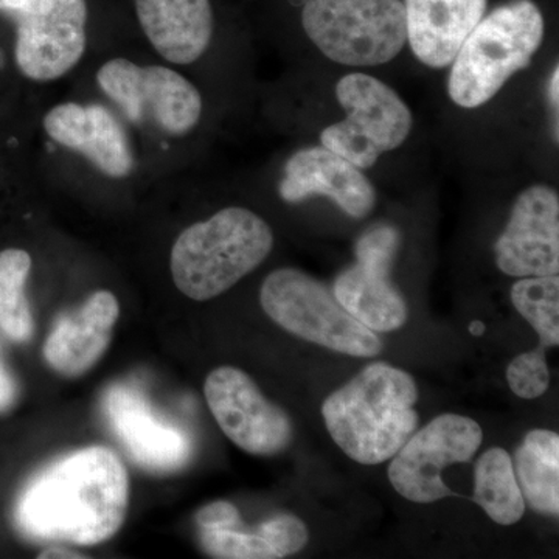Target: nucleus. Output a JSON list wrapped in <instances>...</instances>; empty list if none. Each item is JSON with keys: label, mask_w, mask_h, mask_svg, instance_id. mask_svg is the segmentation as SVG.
Listing matches in <instances>:
<instances>
[{"label": "nucleus", "mask_w": 559, "mask_h": 559, "mask_svg": "<svg viewBox=\"0 0 559 559\" xmlns=\"http://www.w3.org/2000/svg\"><path fill=\"white\" fill-rule=\"evenodd\" d=\"M130 479L119 455L87 447L33 474L14 502V527L32 543L97 546L123 525Z\"/></svg>", "instance_id": "nucleus-1"}, {"label": "nucleus", "mask_w": 559, "mask_h": 559, "mask_svg": "<svg viewBox=\"0 0 559 559\" xmlns=\"http://www.w3.org/2000/svg\"><path fill=\"white\" fill-rule=\"evenodd\" d=\"M418 389L407 371L371 364L322 406L330 436L360 465L392 459L418 426Z\"/></svg>", "instance_id": "nucleus-2"}, {"label": "nucleus", "mask_w": 559, "mask_h": 559, "mask_svg": "<svg viewBox=\"0 0 559 559\" xmlns=\"http://www.w3.org/2000/svg\"><path fill=\"white\" fill-rule=\"evenodd\" d=\"M270 224L242 207H227L187 227L171 249L176 288L191 300L215 299L270 257Z\"/></svg>", "instance_id": "nucleus-3"}, {"label": "nucleus", "mask_w": 559, "mask_h": 559, "mask_svg": "<svg viewBox=\"0 0 559 559\" xmlns=\"http://www.w3.org/2000/svg\"><path fill=\"white\" fill-rule=\"evenodd\" d=\"M544 39V16L532 0H511L481 17L451 62V100L474 109L528 68Z\"/></svg>", "instance_id": "nucleus-4"}, {"label": "nucleus", "mask_w": 559, "mask_h": 559, "mask_svg": "<svg viewBox=\"0 0 559 559\" xmlns=\"http://www.w3.org/2000/svg\"><path fill=\"white\" fill-rule=\"evenodd\" d=\"M301 24L326 58L353 68L385 64L407 43L401 0H308Z\"/></svg>", "instance_id": "nucleus-5"}, {"label": "nucleus", "mask_w": 559, "mask_h": 559, "mask_svg": "<svg viewBox=\"0 0 559 559\" xmlns=\"http://www.w3.org/2000/svg\"><path fill=\"white\" fill-rule=\"evenodd\" d=\"M261 307L277 325L300 340L358 358H373L382 342L342 308L322 283L299 270L271 272L261 286Z\"/></svg>", "instance_id": "nucleus-6"}, {"label": "nucleus", "mask_w": 559, "mask_h": 559, "mask_svg": "<svg viewBox=\"0 0 559 559\" xmlns=\"http://www.w3.org/2000/svg\"><path fill=\"white\" fill-rule=\"evenodd\" d=\"M336 95L347 119L325 128L320 142L360 170L373 167L382 154L409 138L414 124L411 109L382 81L349 73L337 83Z\"/></svg>", "instance_id": "nucleus-7"}, {"label": "nucleus", "mask_w": 559, "mask_h": 559, "mask_svg": "<svg viewBox=\"0 0 559 559\" xmlns=\"http://www.w3.org/2000/svg\"><path fill=\"white\" fill-rule=\"evenodd\" d=\"M0 13L16 24L14 58L28 80L61 79L86 53V0H0Z\"/></svg>", "instance_id": "nucleus-8"}, {"label": "nucleus", "mask_w": 559, "mask_h": 559, "mask_svg": "<svg viewBox=\"0 0 559 559\" xmlns=\"http://www.w3.org/2000/svg\"><path fill=\"white\" fill-rule=\"evenodd\" d=\"M97 83L132 123L153 121L170 135L189 134L200 123V91L175 69L114 58L98 69Z\"/></svg>", "instance_id": "nucleus-9"}, {"label": "nucleus", "mask_w": 559, "mask_h": 559, "mask_svg": "<svg viewBox=\"0 0 559 559\" xmlns=\"http://www.w3.org/2000/svg\"><path fill=\"white\" fill-rule=\"evenodd\" d=\"M481 428L473 418L444 414L425 426L393 455L389 479L403 498L432 503L454 495L441 477L454 463L469 462L479 451Z\"/></svg>", "instance_id": "nucleus-10"}, {"label": "nucleus", "mask_w": 559, "mask_h": 559, "mask_svg": "<svg viewBox=\"0 0 559 559\" xmlns=\"http://www.w3.org/2000/svg\"><path fill=\"white\" fill-rule=\"evenodd\" d=\"M205 400L223 432L242 451L275 455L293 441V421L277 404L264 399L248 373L219 367L205 380Z\"/></svg>", "instance_id": "nucleus-11"}, {"label": "nucleus", "mask_w": 559, "mask_h": 559, "mask_svg": "<svg viewBox=\"0 0 559 559\" xmlns=\"http://www.w3.org/2000/svg\"><path fill=\"white\" fill-rule=\"evenodd\" d=\"M103 411L114 436L143 469L173 473L190 462L193 443L189 432L156 414L138 390L114 384L106 390Z\"/></svg>", "instance_id": "nucleus-12"}, {"label": "nucleus", "mask_w": 559, "mask_h": 559, "mask_svg": "<svg viewBox=\"0 0 559 559\" xmlns=\"http://www.w3.org/2000/svg\"><path fill=\"white\" fill-rule=\"evenodd\" d=\"M496 263L511 277H546L559 271V198L547 186L522 191L495 246Z\"/></svg>", "instance_id": "nucleus-13"}, {"label": "nucleus", "mask_w": 559, "mask_h": 559, "mask_svg": "<svg viewBox=\"0 0 559 559\" xmlns=\"http://www.w3.org/2000/svg\"><path fill=\"white\" fill-rule=\"evenodd\" d=\"M278 193L290 204L316 194L330 198L356 219L366 218L377 204V191L362 170L325 146L297 151L286 162Z\"/></svg>", "instance_id": "nucleus-14"}, {"label": "nucleus", "mask_w": 559, "mask_h": 559, "mask_svg": "<svg viewBox=\"0 0 559 559\" xmlns=\"http://www.w3.org/2000/svg\"><path fill=\"white\" fill-rule=\"evenodd\" d=\"M44 130L58 145L83 154L109 178H127L134 168L127 131L106 106L61 103L44 117Z\"/></svg>", "instance_id": "nucleus-15"}, {"label": "nucleus", "mask_w": 559, "mask_h": 559, "mask_svg": "<svg viewBox=\"0 0 559 559\" xmlns=\"http://www.w3.org/2000/svg\"><path fill=\"white\" fill-rule=\"evenodd\" d=\"M119 314L116 296L97 290L79 310L58 316L44 344V359L62 377L87 373L108 349Z\"/></svg>", "instance_id": "nucleus-16"}, {"label": "nucleus", "mask_w": 559, "mask_h": 559, "mask_svg": "<svg viewBox=\"0 0 559 559\" xmlns=\"http://www.w3.org/2000/svg\"><path fill=\"white\" fill-rule=\"evenodd\" d=\"M403 5L415 57L429 68L443 69L485 16L488 0H404Z\"/></svg>", "instance_id": "nucleus-17"}, {"label": "nucleus", "mask_w": 559, "mask_h": 559, "mask_svg": "<svg viewBox=\"0 0 559 559\" xmlns=\"http://www.w3.org/2000/svg\"><path fill=\"white\" fill-rule=\"evenodd\" d=\"M135 14L151 46L171 64H193L212 43L210 0H135Z\"/></svg>", "instance_id": "nucleus-18"}, {"label": "nucleus", "mask_w": 559, "mask_h": 559, "mask_svg": "<svg viewBox=\"0 0 559 559\" xmlns=\"http://www.w3.org/2000/svg\"><path fill=\"white\" fill-rule=\"evenodd\" d=\"M390 266L356 261L334 282L333 294L342 308L378 333L400 330L407 322L406 300L390 282Z\"/></svg>", "instance_id": "nucleus-19"}, {"label": "nucleus", "mask_w": 559, "mask_h": 559, "mask_svg": "<svg viewBox=\"0 0 559 559\" xmlns=\"http://www.w3.org/2000/svg\"><path fill=\"white\" fill-rule=\"evenodd\" d=\"M511 460L525 503L539 513L558 516V433L547 429L532 430Z\"/></svg>", "instance_id": "nucleus-20"}, {"label": "nucleus", "mask_w": 559, "mask_h": 559, "mask_svg": "<svg viewBox=\"0 0 559 559\" xmlns=\"http://www.w3.org/2000/svg\"><path fill=\"white\" fill-rule=\"evenodd\" d=\"M474 500L499 525H513L525 513L513 460L502 448H492L481 454L474 469Z\"/></svg>", "instance_id": "nucleus-21"}, {"label": "nucleus", "mask_w": 559, "mask_h": 559, "mask_svg": "<svg viewBox=\"0 0 559 559\" xmlns=\"http://www.w3.org/2000/svg\"><path fill=\"white\" fill-rule=\"evenodd\" d=\"M31 271V253L22 249L0 252V331L16 344L31 341L35 333L31 301L25 296Z\"/></svg>", "instance_id": "nucleus-22"}, {"label": "nucleus", "mask_w": 559, "mask_h": 559, "mask_svg": "<svg viewBox=\"0 0 559 559\" xmlns=\"http://www.w3.org/2000/svg\"><path fill=\"white\" fill-rule=\"evenodd\" d=\"M511 301L522 318L539 334V345L544 348L559 344V278L524 277L511 288Z\"/></svg>", "instance_id": "nucleus-23"}, {"label": "nucleus", "mask_w": 559, "mask_h": 559, "mask_svg": "<svg viewBox=\"0 0 559 559\" xmlns=\"http://www.w3.org/2000/svg\"><path fill=\"white\" fill-rule=\"evenodd\" d=\"M202 549L210 557L221 559H275L277 551L272 549L259 533H248L237 527L198 528Z\"/></svg>", "instance_id": "nucleus-24"}, {"label": "nucleus", "mask_w": 559, "mask_h": 559, "mask_svg": "<svg viewBox=\"0 0 559 559\" xmlns=\"http://www.w3.org/2000/svg\"><path fill=\"white\" fill-rule=\"evenodd\" d=\"M507 381L514 395L524 400H535L544 395L550 385V371L546 362V348L522 353L511 360L507 369Z\"/></svg>", "instance_id": "nucleus-25"}, {"label": "nucleus", "mask_w": 559, "mask_h": 559, "mask_svg": "<svg viewBox=\"0 0 559 559\" xmlns=\"http://www.w3.org/2000/svg\"><path fill=\"white\" fill-rule=\"evenodd\" d=\"M257 533L271 544L277 551L278 558L289 557L307 546L308 530L297 516L293 514H278L272 520L263 522Z\"/></svg>", "instance_id": "nucleus-26"}, {"label": "nucleus", "mask_w": 559, "mask_h": 559, "mask_svg": "<svg viewBox=\"0 0 559 559\" xmlns=\"http://www.w3.org/2000/svg\"><path fill=\"white\" fill-rule=\"evenodd\" d=\"M401 245L400 231L392 226H374L356 242V261L392 266Z\"/></svg>", "instance_id": "nucleus-27"}, {"label": "nucleus", "mask_w": 559, "mask_h": 559, "mask_svg": "<svg viewBox=\"0 0 559 559\" xmlns=\"http://www.w3.org/2000/svg\"><path fill=\"white\" fill-rule=\"evenodd\" d=\"M194 521H197L198 528H227L241 524L237 507L231 506L230 502H224V500L202 507Z\"/></svg>", "instance_id": "nucleus-28"}, {"label": "nucleus", "mask_w": 559, "mask_h": 559, "mask_svg": "<svg viewBox=\"0 0 559 559\" xmlns=\"http://www.w3.org/2000/svg\"><path fill=\"white\" fill-rule=\"evenodd\" d=\"M17 396H20L17 382L14 381L10 371L3 366L2 359H0V414H5V412L13 409Z\"/></svg>", "instance_id": "nucleus-29"}, {"label": "nucleus", "mask_w": 559, "mask_h": 559, "mask_svg": "<svg viewBox=\"0 0 559 559\" xmlns=\"http://www.w3.org/2000/svg\"><path fill=\"white\" fill-rule=\"evenodd\" d=\"M38 558H84L83 555L75 554V551L62 549V547H50L40 551Z\"/></svg>", "instance_id": "nucleus-30"}, {"label": "nucleus", "mask_w": 559, "mask_h": 559, "mask_svg": "<svg viewBox=\"0 0 559 559\" xmlns=\"http://www.w3.org/2000/svg\"><path fill=\"white\" fill-rule=\"evenodd\" d=\"M549 98L551 106L558 110L559 106V68H555L549 81Z\"/></svg>", "instance_id": "nucleus-31"}, {"label": "nucleus", "mask_w": 559, "mask_h": 559, "mask_svg": "<svg viewBox=\"0 0 559 559\" xmlns=\"http://www.w3.org/2000/svg\"><path fill=\"white\" fill-rule=\"evenodd\" d=\"M469 333L473 334V336H481V334L485 333L484 323L479 322V320H474L469 325Z\"/></svg>", "instance_id": "nucleus-32"}]
</instances>
